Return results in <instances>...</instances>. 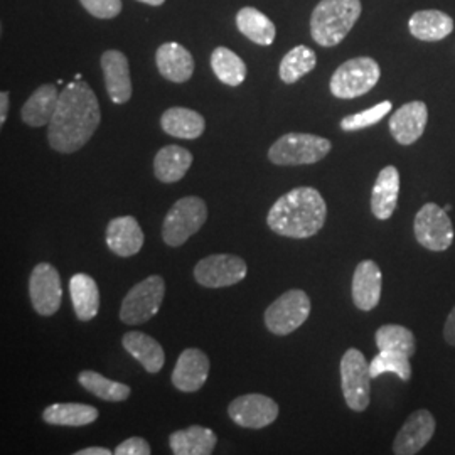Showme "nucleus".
Masks as SVG:
<instances>
[{
	"label": "nucleus",
	"instance_id": "obj_1",
	"mask_svg": "<svg viewBox=\"0 0 455 455\" xmlns=\"http://www.w3.org/2000/svg\"><path fill=\"white\" fill-rule=\"evenodd\" d=\"M101 122L95 92L76 80L60 93L58 107L48 125L49 146L61 154H73L88 144Z\"/></svg>",
	"mask_w": 455,
	"mask_h": 455
},
{
	"label": "nucleus",
	"instance_id": "obj_2",
	"mask_svg": "<svg viewBox=\"0 0 455 455\" xmlns=\"http://www.w3.org/2000/svg\"><path fill=\"white\" fill-rule=\"evenodd\" d=\"M327 206L324 197L314 188H295L276 199L267 216L268 228L287 238H310L325 223Z\"/></svg>",
	"mask_w": 455,
	"mask_h": 455
},
{
	"label": "nucleus",
	"instance_id": "obj_3",
	"mask_svg": "<svg viewBox=\"0 0 455 455\" xmlns=\"http://www.w3.org/2000/svg\"><path fill=\"white\" fill-rule=\"evenodd\" d=\"M361 16V0H321L310 16L312 39L323 46H338Z\"/></svg>",
	"mask_w": 455,
	"mask_h": 455
},
{
	"label": "nucleus",
	"instance_id": "obj_4",
	"mask_svg": "<svg viewBox=\"0 0 455 455\" xmlns=\"http://www.w3.org/2000/svg\"><path fill=\"white\" fill-rule=\"evenodd\" d=\"M332 144L312 133H285L268 150V159L275 165H309L323 161Z\"/></svg>",
	"mask_w": 455,
	"mask_h": 455
},
{
	"label": "nucleus",
	"instance_id": "obj_5",
	"mask_svg": "<svg viewBox=\"0 0 455 455\" xmlns=\"http://www.w3.org/2000/svg\"><path fill=\"white\" fill-rule=\"evenodd\" d=\"M208 220V206L201 197L188 196L174 203L163 225L164 243L176 248L186 243Z\"/></svg>",
	"mask_w": 455,
	"mask_h": 455
},
{
	"label": "nucleus",
	"instance_id": "obj_6",
	"mask_svg": "<svg viewBox=\"0 0 455 455\" xmlns=\"http://www.w3.org/2000/svg\"><path fill=\"white\" fill-rule=\"evenodd\" d=\"M381 69L370 56L353 58L342 63L331 78V93L341 100L363 97L379 82Z\"/></svg>",
	"mask_w": 455,
	"mask_h": 455
},
{
	"label": "nucleus",
	"instance_id": "obj_7",
	"mask_svg": "<svg viewBox=\"0 0 455 455\" xmlns=\"http://www.w3.org/2000/svg\"><path fill=\"white\" fill-rule=\"evenodd\" d=\"M370 363L359 349H347L341 359V387L344 400L353 411H364L371 402Z\"/></svg>",
	"mask_w": 455,
	"mask_h": 455
},
{
	"label": "nucleus",
	"instance_id": "obj_8",
	"mask_svg": "<svg viewBox=\"0 0 455 455\" xmlns=\"http://www.w3.org/2000/svg\"><path fill=\"white\" fill-rule=\"evenodd\" d=\"M164 295L165 282L163 276H147L146 280L133 285L125 295L120 307L122 323L127 325L144 324L159 312Z\"/></svg>",
	"mask_w": 455,
	"mask_h": 455
},
{
	"label": "nucleus",
	"instance_id": "obj_9",
	"mask_svg": "<svg viewBox=\"0 0 455 455\" xmlns=\"http://www.w3.org/2000/svg\"><path fill=\"white\" fill-rule=\"evenodd\" d=\"M310 299L300 289L280 295L265 310V325L276 336H289L309 319Z\"/></svg>",
	"mask_w": 455,
	"mask_h": 455
},
{
	"label": "nucleus",
	"instance_id": "obj_10",
	"mask_svg": "<svg viewBox=\"0 0 455 455\" xmlns=\"http://www.w3.org/2000/svg\"><path fill=\"white\" fill-rule=\"evenodd\" d=\"M415 236L430 251H445L454 242V227L447 212L435 203H427L415 216Z\"/></svg>",
	"mask_w": 455,
	"mask_h": 455
},
{
	"label": "nucleus",
	"instance_id": "obj_11",
	"mask_svg": "<svg viewBox=\"0 0 455 455\" xmlns=\"http://www.w3.org/2000/svg\"><path fill=\"white\" fill-rule=\"evenodd\" d=\"M29 297L39 315H54L63 302V287L60 272L51 263H37L29 276Z\"/></svg>",
	"mask_w": 455,
	"mask_h": 455
},
{
	"label": "nucleus",
	"instance_id": "obj_12",
	"mask_svg": "<svg viewBox=\"0 0 455 455\" xmlns=\"http://www.w3.org/2000/svg\"><path fill=\"white\" fill-rule=\"evenodd\" d=\"M248 274L246 261L236 255H210L196 265V282L208 289H223L242 282Z\"/></svg>",
	"mask_w": 455,
	"mask_h": 455
},
{
	"label": "nucleus",
	"instance_id": "obj_13",
	"mask_svg": "<svg viewBox=\"0 0 455 455\" xmlns=\"http://www.w3.org/2000/svg\"><path fill=\"white\" fill-rule=\"evenodd\" d=\"M228 415L233 422L244 428L260 430L275 422L278 417V405L270 396L260 393H250L235 398L229 407Z\"/></svg>",
	"mask_w": 455,
	"mask_h": 455
},
{
	"label": "nucleus",
	"instance_id": "obj_14",
	"mask_svg": "<svg viewBox=\"0 0 455 455\" xmlns=\"http://www.w3.org/2000/svg\"><path fill=\"white\" fill-rule=\"evenodd\" d=\"M435 427V419L428 410L422 408L413 411L400 428L393 443V452L396 455L419 454L434 437Z\"/></svg>",
	"mask_w": 455,
	"mask_h": 455
},
{
	"label": "nucleus",
	"instance_id": "obj_15",
	"mask_svg": "<svg viewBox=\"0 0 455 455\" xmlns=\"http://www.w3.org/2000/svg\"><path fill=\"white\" fill-rule=\"evenodd\" d=\"M101 71L110 100L124 105L132 98L131 68L124 52L110 49L101 54Z\"/></svg>",
	"mask_w": 455,
	"mask_h": 455
},
{
	"label": "nucleus",
	"instance_id": "obj_16",
	"mask_svg": "<svg viewBox=\"0 0 455 455\" xmlns=\"http://www.w3.org/2000/svg\"><path fill=\"white\" fill-rule=\"evenodd\" d=\"M210 376V358L196 347L182 351L172 371V385L182 393L201 390Z\"/></svg>",
	"mask_w": 455,
	"mask_h": 455
},
{
	"label": "nucleus",
	"instance_id": "obj_17",
	"mask_svg": "<svg viewBox=\"0 0 455 455\" xmlns=\"http://www.w3.org/2000/svg\"><path fill=\"white\" fill-rule=\"evenodd\" d=\"M427 122H428L427 105L423 101H410L391 115V135L398 144L411 146L422 137Z\"/></svg>",
	"mask_w": 455,
	"mask_h": 455
},
{
	"label": "nucleus",
	"instance_id": "obj_18",
	"mask_svg": "<svg viewBox=\"0 0 455 455\" xmlns=\"http://www.w3.org/2000/svg\"><path fill=\"white\" fill-rule=\"evenodd\" d=\"M107 244L115 255L129 259L144 246V233L133 216L114 218L107 227Z\"/></svg>",
	"mask_w": 455,
	"mask_h": 455
},
{
	"label": "nucleus",
	"instance_id": "obj_19",
	"mask_svg": "<svg viewBox=\"0 0 455 455\" xmlns=\"http://www.w3.org/2000/svg\"><path fill=\"white\" fill-rule=\"evenodd\" d=\"M383 275L379 267L373 260L359 263L353 275V302L359 310H373L381 299Z\"/></svg>",
	"mask_w": 455,
	"mask_h": 455
},
{
	"label": "nucleus",
	"instance_id": "obj_20",
	"mask_svg": "<svg viewBox=\"0 0 455 455\" xmlns=\"http://www.w3.org/2000/svg\"><path fill=\"white\" fill-rule=\"evenodd\" d=\"M159 73L172 83H186L195 73L193 54L180 43H165L156 52Z\"/></svg>",
	"mask_w": 455,
	"mask_h": 455
},
{
	"label": "nucleus",
	"instance_id": "obj_21",
	"mask_svg": "<svg viewBox=\"0 0 455 455\" xmlns=\"http://www.w3.org/2000/svg\"><path fill=\"white\" fill-rule=\"evenodd\" d=\"M400 196V172L395 165H387L378 174L371 193V212L376 220H390Z\"/></svg>",
	"mask_w": 455,
	"mask_h": 455
},
{
	"label": "nucleus",
	"instance_id": "obj_22",
	"mask_svg": "<svg viewBox=\"0 0 455 455\" xmlns=\"http://www.w3.org/2000/svg\"><path fill=\"white\" fill-rule=\"evenodd\" d=\"M122 344L132 358L137 359L146 368L147 373L156 374L163 370L165 353L154 338L140 331H131L122 338Z\"/></svg>",
	"mask_w": 455,
	"mask_h": 455
},
{
	"label": "nucleus",
	"instance_id": "obj_23",
	"mask_svg": "<svg viewBox=\"0 0 455 455\" xmlns=\"http://www.w3.org/2000/svg\"><path fill=\"white\" fill-rule=\"evenodd\" d=\"M408 29L419 41L435 43L454 31V19L442 11H419L410 17Z\"/></svg>",
	"mask_w": 455,
	"mask_h": 455
},
{
	"label": "nucleus",
	"instance_id": "obj_24",
	"mask_svg": "<svg viewBox=\"0 0 455 455\" xmlns=\"http://www.w3.org/2000/svg\"><path fill=\"white\" fill-rule=\"evenodd\" d=\"M60 92L54 84H43L34 92L28 101L24 103L20 116L22 122L29 127H44L49 125L54 110L58 107Z\"/></svg>",
	"mask_w": 455,
	"mask_h": 455
},
{
	"label": "nucleus",
	"instance_id": "obj_25",
	"mask_svg": "<svg viewBox=\"0 0 455 455\" xmlns=\"http://www.w3.org/2000/svg\"><path fill=\"white\" fill-rule=\"evenodd\" d=\"M193 165V154L180 146H165L156 154L154 174L164 184L178 182Z\"/></svg>",
	"mask_w": 455,
	"mask_h": 455
},
{
	"label": "nucleus",
	"instance_id": "obj_26",
	"mask_svg": "<svg viewBox=\"0 0 455 455\" xmlns=\"http://www.w3.org/2000/svg\"><path fill=\"white\" fill-rule=\"evenodd\" d=\"M161 127L171 137L195 140L197 137H201L206 129V120L203 115L197 114L195 110L174 107L164 112L161 116Z\"/></svg>",
	"mask_w": 455,
	"mask_h": 455
},
{
	"label": "nucleus",
	"instance_id": "obj_27",
	"mask_svg": "<svg viewBox=\"0 0 455 455\" xmlns=\"http://www.w3.org/2000/svg\"><path fill=\"white\" fill-rule=\"evenodd\" d=\"M218 443L212 428L193 425L186 430H178L169 437V445L176 455H210Z\"/></svg>",
	"mask_w": 455,
	"mask_h": 455
},
{
	"label": "nucleus",
	"instance_id": "obj_28",
	"mask_svg": "<svg viewBox=\"0 0 455 455\" xmlns=\"http://www.w3.org/2000/svg\"><path fill=\"white\" fill-rule=\"evenodd\" d=\"M69 293L76 317L88 323L97 317L100 309V291L97 282L86 274H75L69 280Z\"/></svg>",
	"mask_w": 455,
	"mask_h": 455
},
{
	"label": "nucleus",
	"instance_id": "obj_29",
	"mask_svg": "<svg viewBox=\"0 0 455 455\" xmlns=\"http://www.w3.org/2000/svg\"><path fill=\"white\" fill-rule=\"evenodd\" d=\"M238 31L260 46H270L275 39V24L255 7H243L236 14Z\"/></svg>",
	"mask_w": 455,
	"mask_h": 455
},
{
	"label": "nucleus",
	"instance_id": "obj_30",
	"mask_svg": "<svg viewBox=\"0 0 455 455\" xmlns=\"http://www.w3.org/2000/svg\"><path fill=\"white\" fill-rule=\"evenodd\" d=\"M98 410L84 403H54L43 411V420L60 427H84L95 422Z\"/></svg>",
	"mask_w": 455,
	"mask_h": 455
},
{
	"label": "nucleus",
	"instance_id": "obj_31",
	"mask_svg": "<svg viewBox=\"0 0 455 455\" xmlns=\"http://www.w3.org/2000/svg\"><path fill=\"white\" fill-rule=\"evenodd\" d=\"M78 381L84 390L90 391L92 395H95L105 402L118 403V402H125L131 396L132 390L129 385L108 379L97 371H90V370L82 371L78 374Z\"/></svg>",
	"mask_w": 455,
	"mask_h": 455
},
{
	"label": "nucleus",
	"instance_id": "obj_32",
	"mask_svg": "<svg viewBox=\"0 0 455 455\" xmlns=\"http://www.w3.org/2000/svg\"><path fill=\"white\" fill-rule=\"evenodd\" d=\"M212 68L216 78L228 86H240L246 78V65L243 60L231 49H214L212 54Z\"/></svg>",
	"mask_w": 455,
	"mask_h": 455
},
{
	"label": "nucleus",
	"instance_id": "obj_33",
	"mask_svg": "<svg viewBox=\"0 0 455 455\" xmlns=\"http://www.w3.org/2000/svg\"><path fill=\"white\" fill-rule=\"evenodd\" d=\"M315 65H317L315 52L307 46H297L283 56L278 73L282 82L292 84L299 82L300 78H304L306 75H309Z\"/></svg>",
	"mask_w": 455,
	"mask_h": 455
},
{
	"label": "nucleus",
	"instance_id": "obj_34",
	"mask_svg": "<svg viewBox=\"0 0 455 455\" xmlns=\"http://www.w3.org/2000/svg\"><path fill=\"white\" fill-rule=\"evenodd\" d=\"M374 339L379 351H398L410 358L415 355V336L405 325H381L376 331Z\"/></svg>",
	"mask_w": 455,
	"mask_h": 455
},
{
	"label": "nucleus",
	"instance_id": "obj_35",
	"mask_svg": "<svg viewBox=\"0 0 455 455\" xmlns=\"http://www.w3.org/2000/svg\"><path fill=\"white\" fill-rule=\"evenodd\" d=\"M370 371L373 378L385 373H393L396 374L402 381H410L411 378L410 356L398 351H379V355H376L373 361L370 363Z\"/></svg>",
	"mask_w": 455,
	"mask_h": 455
},
{
	"label": "nucleus",
	"instance_id": "obj_36",
	"mask_svg": "<svg viewBox=\"0 0 455 455\" xmlns=\"http://www.w3.org/2000/svg\"><path fill=\"white\" fill-rule=\"evenodd\" d=\"M391 112V101H381L371 108L359 112V114L347 115L341 120V129L344 132H356L368 129L381 122Z\"/></svg>",
	"mask_w": 455,
	"mask_h": 455
},
{
	"label": "nucleus",
	"instance_id": "obj_37",
	"mask_svg": "<svg viewBox=\"0 0 455 455\" xmlns=\"http://www.w3.org/2000/svg\"><path fill=\"white\" fill-rule=\"evenodd\" d=\"M83 7L98 19H114L122 12V0H80Z\"/></svg>",
	"mask_w": 455,
	"mask_h": 455
},
{
	"label": "nucleus",
	"instance_id": "obj_38",
	"mask_svg": "<svg viewBox=\"0 0 455 455\" xmlns=\"http://www.w3.org/2000/svg\"><path fill=\"white\" fill-rule=\"evenodd\" d=\"M150 452L148 442L142 437H131L115 449V455H148Z\"/></svg>",
	"mask_w": 455,
	"mask_h": 455
},
{
	"label": "nucleus",
	"instance_id": "obj_39",
	"mask_svg": "<svg viewBox=\"0 0 455 455\" xmlns=\"http://www.w3.org/2000/svg\"><path fill=\"white\" fill-rule=\"evenodd\" d=\"M443 338L449 344L455 346V306L454 309L451 310L447 321H445V327H443Z\"/></svg>",
	"mask_w": 455,
	"mask_h": 455
},
{
	"label": "nucleus",
	"instance_id": "obj_40",
	"mask_svg": "<svg viewBox=\"0 0 455 455\" xmlns=\"http://www.w3.org/2000/svg\"><path fill=\"white\" fill-rule=\"evenodd\" d=\"M7 112H9V93H7V92H2V93H0V125L5 124Z\"/></svg>",
	"mask_w": 455,
	"mask_h": 455
},
{
	"label": "nucleus",
	"instance_id": "obj_41",
	"mask_svg": "<svg viewBox=\"0 0 455 455\" xmlns=\"http://www.w3.org/2000/svg\"><path fill=\"white\" fill-rule=\"evenodd\" d=\"M76 455H112V451H108L105 447H88V449L78 451Z\"/></svg>",
	"mask_w": 455,
	"mask_h": 455
},
{
	"label": "nucleus",
	"instance_id": "obj_42",
	"mask_svg": "<svg viewBox=\"0 0 455 455\" xmlns=\"http://www.w3.org/2000/svg\"><path fill=\"white\" fill-rule=\"evenodd\" d=\"M139 2L147 4V5H154V7H159V5H163L165 0H139Z\"/></svg>",
	"mask_w": 455,
	"mask_h": 455
}]
</instances>
